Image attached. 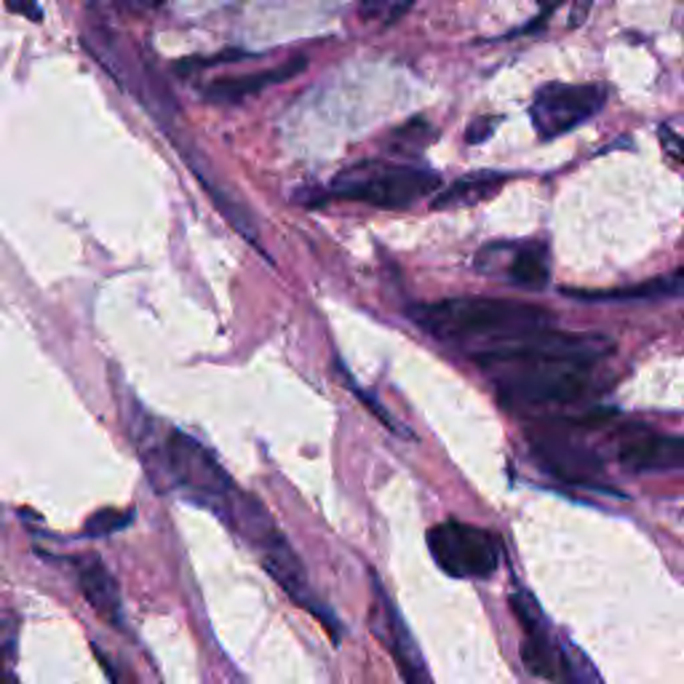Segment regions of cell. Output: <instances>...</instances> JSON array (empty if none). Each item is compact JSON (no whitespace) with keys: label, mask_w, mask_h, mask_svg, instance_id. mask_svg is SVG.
Instances as JSON below:
<instances>
[{"label":"cell","mask_w":684,"mask_h":684,"mask_svg":"<svg viewBox=\"0 0 684 684\" xmlns=\"http://www.w3.org/2000/svg\"><path fill=\"white\" fill-rule=\"evenodd\" d=\"M616 351L605 334H527L471 356L495 380L500 396L511 404H567L591 388V370Z\"/></svg>","instance_id":"6da1fadb"},{"label":"cell","mask_w":684,"mask_h":684,"mask_svg":"<svg viewBox=\"0 0 684 684\" xmlns=\"http://www.w3.org/2000/svg\"><path fill=\"white\" fill-rule=\"evenodd\" d=\"M409 316L415 324L445 342H477L473 351L554 327V316L546 308L500 297H449L415 306Z\"/></svg>","instance_id":"7a4b0ae2"},{"label":"cell","mask_w":684,"mask_h":684,"mask_svg":"<svg viewBox=\"0 0 684 684\" xmlns=\"http://www.w3.org/2000/svg\"><path fill=\"white\" fill-rule=\"evenodd\" d=\"M439 188V174L412 163L361 161L332 180L334 195L380 209H409Z\"/></svg>","instance_id":"3957f363"},{"label":"cell","mask_w":684,"mask_h":684,"mask_svg":"<svg viewBox=\"0 0 684 684\" xmlns=\"http://www.w3.org/2000/svg\"><path fill=\"white\" fill-rule=\"evenodd\" d=\"M167 466L169 479L185 487L195 503L225 516L227 503L238 487L199 439L188 436L185 430L171 428L167 434Z\"/></svg>","instance_id":"277c9868"},{"label":"cell","mask_w":684,"mask_h":684,"mask_svg":"<svg viewBox=\"0 0 684 684\" xmlns=\"http://www.w3.org/2000/svg\"><path fill=\"white\" fill-rule=\"evenodd\" d=\"M428 548L452 578H490L503 562V541L495 532L462 522L436 524L428 532Z\"/></svg>","instance_id":"5b68a950"},{"label":"cell","mask_w":684,"mask_h":684,"mask_svg":"<svg viewBox=\"0 0 684 684\" xmlns=\"http://www.w3.org/2000/svg\"><path fill=\"white\" fill-rule=\"evenodd\" d=\"M607 103L601 84H546L535 92L530 116L541 139H556L591 120Z\"/></svg>","instance_id":"8992f818"},{"label":"cell","mask_w":684,"mask_h":684,"mask_svg":"<svg viewBox=\"0 0 684 684\" xmlns=\"http://www.w3.org/2000/svg\"><path fill=\"white\" fill-rule=\"evenodd\" d=\"M372 588H375V607H372V629H375L377 639L383 642V648H388L394 655L398 674H402L404 684H434L430 680V671L426 666V658H423L420 648H417L415 637H412L407 620H404L398 607L391 599V594L385 591L383 583L375 573H372Z\"/></svg>","instance_id":"52a82bcc"},{"label":"cell","mask_w":684,"mask_h":684,"mask_svg":"<svg viewBox=\"0 0 684 684\" xmlns=\"http://www.w3.org/2000/svg\"><path fill=\"white\" fill-rule=\"evenodd\" d=\"M505 255L500 257L492 244L477 255V270L484 276H500L513 287L522 289H546L551 281L548 249L543 244H503Z\"/></svg>","instance_id":"ba28073f"},{"label":"cell","mask_w":684,"mask_h":684,"mask_svg":"<svg viewBox=\"0 0 684 684\" xmlns=\"http://www.w3.org/2000/svg\"><path fill=\"white\" fill-rule=\"evenodd\" d=\"M532 455L556 479L580 487H599L601 460L588 447L559 434H543L532 439Z\"/></svg>","instance_id":"9c48e42d"},{"label":"cell","mask_w":684,"mask_h":684,"mask_svg":"<svg viewBox=\"0 0 684 684\" xmlns=\"http://www.w3.org/2000/svg\"><path fill=\"white\" fill-rule=\"evenodd\" d=\"M620 466L629 471H674L684 468V439L663 434H637L618 449Z\"/></svg>","instance_id":"30bf717a"},{"label":"cell","mask_w":684,"mask_h":684,"mask_svg":"<svg viewBox=\"0 0 684 684\" xmlns=\"http://www.w3.org/2000/svg\"><path fill=\"white\" fill-rule=\"evenodd\" d=\"M302 70H306V60H289V62H284V65L270 67V70H257V73L236 75V78L214 81L212 86L204 88V94L209 103H220V105L241 103V99L255 97V94L265 92V88L295 78V75L302 73Z\"/></svg>","instance_id":"8fae6325"},{"label":"cell","mask_w":684,"mask_h":684,"mask_svg":"<svg viewBox=\"0 0 684 684\" xmlns=\"http://www.w3.org/2000/svg\"><path fill=\"white\" fill-rule=\"evenodd\" d=\"M567 297L580 302H637V300H669V297H684V265L669 270V274L648 278L642 284L605 291H580L565 289Z\"/></svg>","instance_id":"7c38bea8"},{"label":"cell","mask_w":684,"mask_h":684,"mask_svg":"<svg viewBox=\"0 0 684 684\" xmlns=\"http://www.w3.org/2000/svg\"><path fill=\"white\" fill-rule=\"evenodd\" d=\"M78 586L84 599L92 605V610L97 612L103 620H110V623H120V591L118 583L107 573V567L97 556H86L81 559L78 565Z\"/></svg>","instance_id":"4fadbf2b"},{"label":"cell","mask_w":684,"mask_h":684,"mask_svg":"<svg viewBox=\"0 0 684 684\" xmlns=\"http://www.w3.org/2000/svg\"><path fill=\"white\" fill-rule=\"evenodd\" d=\"M509 177L500 174V171H473V174L460 177L455 180L447 190H441L436 195L434 209H462V206H477L484 201L495 199L503 190Z\"/></svg>","instance_id":"5bb4252c"},{"label":"cell","mask_w":684,"mask_h":684,"mask_svg":"<svg viewBox=\"0 0 684 684\" xmlns=\"http://www.w3.org/2000/svg\"><path fill=\"white\" fill-rule=\"evenodd\" d=\"M182 156L188 158V167L193 169L195 174H199L201 185L206 188V193H209V195H212L214 206L220 209V214H223V217L227 220V223H231L233 227H236V231H238L241 236H244L246 241H252V244H257V241H259V231H257L255 217H252V214H249V209H246V206H241L238 201L233 199V195H227L225 190L220 188L217 182H214L212 177L206 174L204 167H201V156L195 153V150L182 148Z\"/></svg>","instance_id":"9a60e30c"},{"label":"cell","mask_w":684,"mask_h":684,"mask_svg":"<svg viewBox=\"0 0 684 684\" xmlns=\"http://www.w3.org/2000/svg\"><path fill=\"white\" fill-rule=\"evenodd\" d=\"M522 661L524 669L530 671L532 676H541V680L556 682L562 674H565V666H562V648H554L548 639V633H532L522 642Z\"/></svg>","instance_id":"2e32d148"},{"label":"cell","mask_w":684,"mask_h":684,"mask_svg":"<svg viewBox=\"0 0 684 684\" xmlns=\"http://www.w3.org/2000/svg\"><path fill=\"white\" fill-rule=\"evenodd\" d=\"M562 666H565V676L569 684H605L597 666L591 663V658L569 642L562 644Z\"/></svg>","instance_id":"e0dca14e"},{"label":"cell","mask_w":684,"mask_h":684,"mask_svg":"<svg viewBox=\"0 0 684 684\" xmlns=\"http://www.w3.org/2000/svg\"><path fill=\"white\" fill-rule=\"evenodd\" d=\"M430 137H436L434 126L426 124V120H412V124L402 126V129H398L396 135L391 137L388 145H391V150H394V153L415 156V153H420L426 145L434 142Z\"/></svg>","instance_id":"ac0fdd59"},{"label":"cell","mask_w":684,"mask_h":684,"mask_svg":"<svg viewBox=\"0 0 684 684\" xmlns=\"http://www.w3.org/2000/svg\"><path fill=\"white\" fill-rule=\"evenodd\" d=\"M415 0H359L361 17L375 24H394L407 17Z\"/></svg>","instance_id":"d6986e66"},{"label":"cell","mask_w":684,"mask_h":684,"mask_svg":"<svg viewBox=\"0 0 684 684\" xmlns=\"http://www.w3.org/2000/svg\"><path fill=\"white\" fill-rule=\"evenodd\" d=\"M131 522H135V511L105 509V511H97L92 519H88L86 527H84V535H86V537H107V535H116V532L129 527Z\"/></svg>","instance_id":"ffe728a7"},{"label":"cell","mask_w":684,"mask_h":684,"mask_svg":"<svg viewBox=\"0 0 684 684\" xmlns=\"http://www.w3.org/2000/svg\"><path fill=\"white\" fill-rule=\"evenodd\" d=\"M511 610H513V616L519 618V623H522V629L527 637L546 631V618H543L541 607H537V601L532 599L527 591L511 594Z\"/></svg>","instance_id":"44dd1931"},{"label":"cell","mask_w":684,"mask_h":684,"mask_svg":"<svg viewBox=\"0 0 684 684\" xmlns=\"http://www.w3.org/2000/svg\"><path fill=\"white\" fill-rule=\"evenodd\" d=\"M340 372H342V375H345V380H348V385H351V391H353V394H356V396H359V402H361V404H366V407H370V412H372V415H375V417H377V420H380V423H383V426H388V430H394V434H402V436H404V430H402V428H398V423L394 420V417H391V415H388V409H383V407H380V404L375 402V398H372V394H366V391H364V388H359V385H356V383H353V380H351V377H348V372H345V370H340Z\"/></svg>","instance_id":"7402d4cb"},{"label":"cell","mask_w":684,"mask_h":684,"mask_svg":"<svg viewBox=\"0 0 684 684\" xmlns=\"http://www.w3.org/2000/svg\"><path fill=\"white\" fill-rule=\"evenodd\" d=\"M661 145L676 163H684V137L671 131L669 126H661Z\"/></svg>","instance_id":"603a6c76"},{"label":"cell","mask_w":684,"mask_h":684,"mask_svg":"<svg viewBox=\"0 0 684 684\" xmlns=\"http://www.w3.org/2000/svg\"><path fill=\"white\" fill-rule=\"evenodd\" d=\"M6 6H9V11H14V14L30 19V22H41L43 19L41 3H38V0H6Z\"/></svg>","instance_id":"cb8c5ba5"},{"label":"cell","mask_w":684,"mask_h":684,"mask_svg":"<svg viewBox=\"0 0 684 684\" xmlns=\"http://www.w3.org/2000/svg\"><path fill=\"white\" fill-rule=\"evenodd\" d=\"M495 124H498V120H492L490 116H484V118L473 120V124L468 126V142H473V145L484 142V139L490 137L492 131H495Z\"/></svg>","instance_id":"d4e9b609"},{"label":"cell","mask_w":684,"mask_h":684,"mask_svg":"<svg viewBox=\"0 0 684 684\" xmlns=\"http://www.w3.org/2000/svg\"><path fill=\"white\" fill-rule=\"evenodd\" d=\"M594 0H575L573 3V17H569V28H578V24L586 22L588 11H591Z\"/></svg>","instance_id":"484cf974"},{"label":"cell","mask_w":684,"mask_h":684,"mask_svg":"<svg viewBox=\"0 0 684 684\" xmlns=\"http://www.w3.org/2000/svg\"><path fill=\"white\" fill-rule=\"evenodd\" d=\"M124 6H129L131 11H153L158 6H163L167 0H120Z\"/></svg>","instance_id":"4316f807"},{"label":"cell","mask_w":684,"mask_h":684,"mask_svg":"<svg viewBox=\"0 0 684 684\" xmlns=\"http://www.w3.org/2000/svg\"><path fill=\"white\" fill-rule=\"evenodd\" d=\"M537 3H541L543 17H551V14H554L556 9H559L562 3H565V0H537Z\"/></svg>","instance_id":"83f0119b"}]
</instances>
